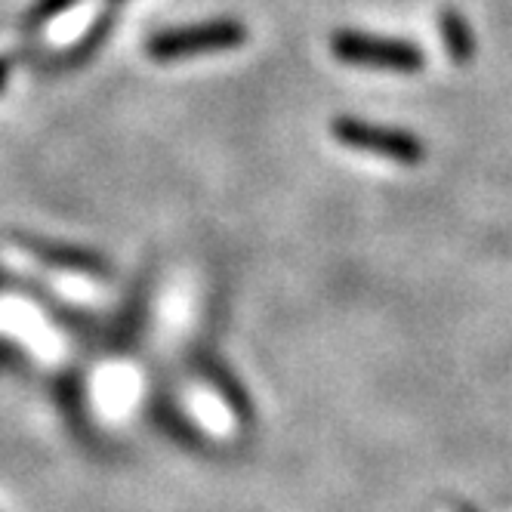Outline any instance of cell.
Here are the masks:
<instances>
[{"mask_svg":"<svg viewBox=\"0 0 512 512\" xmlns=\"http://www.w3.org/2000/svg\"><path fill=\"white\" fill-rule=\"evenodd\" d=\"M331 53L346 65L398 71V75H417V71H423V65H426L423 50L414 47L411 41L380 38V34L352 31V28L331 34Z\"/></svg>","mask_w":512,"mask_h":512,"instance_id":"6da1fadb","label":"cell"},{"mask_svg":"<svg viewBox=\"0 0 512 512\" xmlns=\"http://www.w3.org/2000/svg\"><path fill=\"white\" fill-rule=\"evenodd\" d=\"M244 41H247V28L238 19H213V22L155 31L149 44H145V53L158 62H170V59H186L201 53L235 50Z\"/></svg>","mask_w":512,"mask_h":512,"instance_id":"7a4b0ae2","label":"cell"},{"mask_svg":"<svg viewBox=\"0 0 512 512\" xmlns=\"http://www.w3.org/2000/svg\"><path fill=\"white\" fill-rule=\"evenodd\" d=\"M331 133L337 136V142L349 145V149L392 158L398 164H420L426 155L420 136H414L408 130L368 124V121H358V118H337L331 124Z\"/></svg>","mask_w":512,"mask_h":512,"instance_id":"3957f363","label":"cell"},{"mask_svg":"<svg viewBox=\"0 0 512 512\" xmlns=\"http://www.w3.org/2000/svg\"><path fill=\"white\" fill-rule=\"evenodd\" d=\"M115 22H118V10H115V13H112V10H102V13L96 16V22H93L68 50L41 56L34 65H38V71H44V75H65V71H75V68L87 65V62L102 50V44L108 41V34H112Z\"/></svg>","mask_w":512,"mask_h":512,"instance_id":"277c9868","label":"cell"},{"mask_svg":"<svg viewBox=\"0 0 512 512\" xmlns=\"http://www.w3.org/2000/svg\"><path fill=\"white\" fill-rule=\"evenodd\" d=\"M22 247H28L34 256H41L50 266H65V269H78V272H93V275H108V266L99 260V256L81 250V247H59V244H47V241H34V238H22Z\"/></svg>","mask_w":512,"mask_h":512,"instance_id":"5b68a950","label":"cell"},{"mask_svg":"<svg viewBox=\"0 0 512 512\" xmlns=\"http://www.w3.org/2000/svg\"><path fill=\"white\" fill-rule=\"evenodd\" d=\"M438 28H442V38H445V50L457 65H466L475 56V34L469 28V22L463 19V13L445 7L442 16H438Z\"/></svg>","mask_w":512,"mask_h":512,"instance_id":"8992f818","label":"cell"},{"mask_svg":"<svg viewBox=\"0 0 512 512\" xmlns=\"http://www.w3.org/2000/svg\"><path fill=\"white\" fill-rule=\"evenodd\" d=\"M75 4H78V0H34V4L22 16V31L25 34L41 31L47 22H53L56 16H62L65 10H71Z\"/></svg>","mask_w":512,"mask_h":512,"instance_id":"52a82bcc","label":"cell"},{"mask_svg":"<svg viewBox=\"0 0 512 512\" xmlns=\"http://www.w3.org/2000/svg\"><path fill=\"white\" fill-rule=\"evenodd\" d=\"M13 62H31V50L19 53V56H0V90L7 87V78H10V71H13Z\"/></svg>","mask_w":512,"mask_h":512,"instance_id":"ba28073f","label":"cell"},{"mask_svg":"<svg viewBox=\"0 0 512 512\" xmlns=\"http://www.w3.org/2000/svg\"><path fill=\"white\" fill-rule=\"evenodd\" d=\"M112 4H124V0H112Z\"/></svg>","mask_w":512,"mask_h":512,"instance_id":"9c48e42d","label":"cell"}]
</instances>
